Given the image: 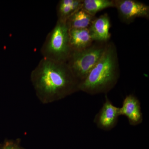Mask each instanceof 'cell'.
Instances as JSON below:
<instances>
[{"mask_svg":"<svg viewBox=\"0 0 149 149\" xmlns=\"http://www.w3.org/2000/svg\"><path fill=\"white\" fill-rule=\"evenodd\" d=\"M93 42L88 29H69V42L71 51L84 49L91 46Z\"/></svg>","mask_w":149,"mask_h":149,"instance_id":"cell-9","label":"cell"},{"mask_svg":"<svg viewBox=\"0 0 149 149\" xmlns=\"http://www.w3.org/2000/svg\"><path fill=\"white\" fill-rule=\"evenodd\" d=\"M36 96L42 103L58 101L80 91V82L67 63L43 58L30 74Z\"/></svg>","mask_w":149,"mask_h":149,"instance_id":"cell-1","label":"cell"},{"mask_svg":"<svg viewBox=\"0 0 149 149\" xmlns=\"http://www.w3.org/2000/svg\"><path fill=\"white\" fill-rule=\"evenodd\" d=\"M71 52L69 29L65 22L57 20L55 26L47 35L41 49L43 58L66 63Z\"/></svg>","mask_w":149,"mask_h":149,"instance_id":"cell-3","label":"cell"},{"mask_svg":"<svg viewBox=\"0 0 149 149\" xmlns=\"http://www.w3.org/2000/svg\"><path fill=\"white\" fill-rule=\"evenodd\" d=\"M113 0H83L82 9L93 16L100 11L114 8Z\"/></svg>","mask_w":149,"mask_h":149,"instance_id":"cell-12","label":"cell"},{"mask_svg":"<svg viewBox=\"0 0 149 149\" xmlns=\"http://www.w3.org/2000/svg\"><path fill=\"white\" fill-rule=\"evenodd\" d=\"M119 77L117 48L113 42L109 41L100 60L80 83V91L91 95H106L114 88Z\"/></svg>","mask_w":149,"mask_h":149,"instance_id":"cell-2","label":"cell"},{"mask_svg":"<svg viewBox=\"0 0 149 149\" xmlns=\"http://www.w3.org/2000/svg\"><path fill=\"white\" fill-rule=\"evenodd\" d=\"M95 17L81 8L68 18L66 24L69 29H88Z\"/></svg>","mask_w":149,"mask_h":149,"instance_id":"cell-11","label":"cell"},{"mask_svg":"<svg viewBox=\"0 0 149 149\" xmlns=\"http://www.w3.org/2000/svg\"><path fill=\"white\" fill-rule=\"evenodd\" d=\"M118 17L123 23L130 24L139 17L149 19V6L135 0H113Z\"/></svg>","mask_w":149,"mask_h":149,"instance_id":"cell-5","label":"cell"},{"mask_svg":"<svg viewBox=\"0 0 149 149\" xmlns=\"http://www.w3.org/2000/svg\"><path fill=\"white\" fill-rule=\"evenodd\" d=\"M108 42L94 41L84 49L71 51L66 63L80 83L100 60Z\"/></svg>","mask_w":149,"mask_h":149,"instance_id":"cell-4","label":"cell"},{"mask_svg":"<svg viewBox=\"0 0 149 149\" xmlns=\"http://www.w3.org/2000/svg\"><path fill=\"white\" fill-rule=\"evenodd\" d=\"M83 0H61L57 7L58 20L66 22L74 13L82 8Z\"/></svg>","mask_w":149,"mask_h":149,"instance_id":"cell-10","label":"cell"},{"mask_svg":"<svg viewBox=\"0 0 149 149\" xmlns=\"http://www.w3.org/2000/svg\"><path fill=\"white\" fill-rule=\"evenodd\" d=\"M102 106L94 118V122L97 128L109 131L114 128L118 122L119 107L114 106L106 94Z\"/></svg>","mask_w":149,"mask_h":149,"instance_id":"cell-6","label":"cell"},{"mask_svg":"<svg viewBox=\"0 0 149 149\" xmlns=\"http://www.w3.org/2000/svg\"><path fill=\"white\" fill-rule=\"evenodd\" d=\"M0 149H25L22 146L20 141L16 140H8L4 142L0 146Z\"/></svg>","mask_w":149,"mask_h":149,"instance_id":"cell-13","label":"cell"},{"mask_svg":"<svg viewBox=\"0 0 149 149\" xmlns=\"http://www.w3.org/2000/svg\"><path fill=\"white\" fill-rule=\"evenodd\" d=\"M111 26L109 17L106 13L95 17L88 29L93 41L108 42L111 36L109 32Z\"/></svg>","mask_w":149,"mask_h":149,"instance_id":"cell-8","label":"cell"},{"mask_svg":"<svg viewBox=\"0 0 149 149\" xmlns=\"http://www.w3.org/2000/svg\"><path fill=\"white\" fill-rule=\"evenodd\" d=\"M119 114L127 118L130 125L136 126L141 124L143 118L139 99L133 94L126 96L122 106L119 107Z\"/></svg>","mask_w":149,"mask_h":149,"instance_id":"cell-7","label":"cell"}]
</instances>
